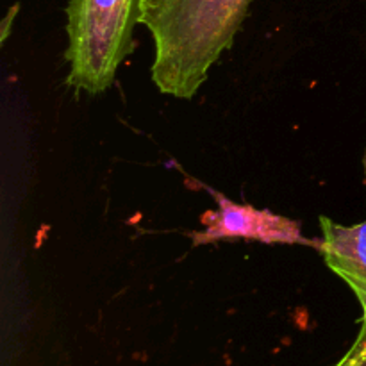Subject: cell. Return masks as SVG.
<instances>
[{"instance_id": "cell-1", "label": "cell", "mask_w": 366, "mask_h": 366, "mask_svg": "<svg viewBox=\"0 0 366 366\" xmlns=\"http://www.w3.org/2000/svg\"><path fill=\"white\" fill-rule=\"evenodd\" d=\"M252 0H143L154 39L152 81L164 95L192 99L231 49Z\"/></svg>"}, {"instance_id": "cell-2", "label": "cell", "mask_w": 366, "mask_h": 366, "mask_svg": "<svg viewBox=\"0 0 366 366\" xmlns=\"http://www.w3.org/2000/svg\"><path fill=\"white\" fill-rule=\"evenodd\" d=\"M143 0H70L68 4V84L100 93L114 81L132 52V32L142 20Z\"/></svg>"}, {"instance_id": "cell-3", "label": "cell", "mask_w": 366, "mask_h": 366, "mask_svg": "<svg viewBox=\"0 0 366 366\" xmlns=\"http://www.w3.org/2000/svg\"><path fill=\"white\" fill-rule=\"evenodd\" d=\"M213 195L218 207L206 211L200 217V222L206 229L202 232L189 234L193 245L243 238L263 243L307 245L320 250L322 239L304 238L299 222L290 220L268 209H256L249 204H236L218 192H213Z\"/></svg>"}, {"instance_id": "cell-4", "label": "cell", "mask_w": 366, "mask_h": 366, "mask_svg": "<svg viewBox=\"0 0 366 366\" xmlns=\"http://www.w3.org/2000/svg\"><path fill=\"white\" fill-rule=\"evenodd\" d=\"M320 252L332 272L352 288L363 311L361 331L366 332V220L356 225H340L320 217Z\"/></svg>"}, {"instance_id": "cell-5", "label": "cell", "mask_w": 366, "mask_h": 366, "mask_svg": "<svg viewBox=\"0 0 366 366\" xmlns=\"http://www.w3.org/2000/svg\"><path fill=\"white\" fill-rule=\"evenodd\" d=\"M332 366H366V363L360 354H356L352 349H349V352H347L345 356L338 361V363L332 365Z\"/></svg>"}]
</instances>
